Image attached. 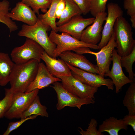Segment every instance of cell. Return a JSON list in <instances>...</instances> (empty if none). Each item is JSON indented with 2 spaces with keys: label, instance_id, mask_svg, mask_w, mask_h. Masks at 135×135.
I'll use <instances>...</instances> for the list:
<instances>
[{
  "label": "cell",
  "instance_id": "1",
  "mask_svg": "<svg viewBox=\"0 0 135 135\" xmlns=\"http://www.w3.org/2000/svg\"><path fill=\"white\" fill-rule=\"evenodd\" d=\"M40 62L32 60L25 63L15 64L9 81V89L14 94L25 92L36 77Z\"/></svg>",
  "mask_w": 135,
  "mask_h": 135
},
{
  "label": "cell",
  "instance_id": "2",
  "mask_svg": "<svg viewBox=\"0 0 135 135\" xmlns=\"http://www.w3.org/2000/svg\"><path fill=\"white\" fill-rule=\"evenodd\" d=\"M50 28L49 26L42 23L38 18L37 22L33 26L23 24L18 34L34 40L40 45L49 56L54 58L53 52L56 45L50 41L47 32Z\"/></svg>",
  "mask_w": 135,
  "mask_h": 135
},
{
  "label": "cell",
  "instance_id": "3",
  "mask_svg": "<svg viewBox=\"0 0 135 135\" xmlns=\"http://www.w3.org/2000/svg\"><path fill=\"white\" fill-rule=\"evenodd\" d=\"M117 52L121 56L129 54L135 46L132 26L122 16L117 18L114 27Z\"/></svg>",
  "mask_w": 135,
  "mask_h": 135
},
{
  "label": "cell",
  "instance_id": "4",
  "mask_svg": "<svg viewBox=\"0 0 135 135\" xmlns=\"http://www.w3.org/2000/svg\"><path fill=\"white\" fill-rule=\"evenodd\" d=\"M116 46L113 32L108 43L98 52H93L90 50V48L86 47L79 48L74 51L79 54H89L95 55L96 57V65L99 72V74L104 78V74L110 70V67L112 60L113 51Z\"/></svg>",
  "mask_w": 135,
  "mask_h": 135
},
{
  "label": "cell",
  "instance_id": "5",
  "mask_svg": "<svg viewBox=\"0 0 135 135\" xmlns=\"http://www.w3.org/2000/svg\"><path fill=\"white\" fill-rule=\"evenodd\" d=\"M49 37L50 41L56 45L53 52L54 58H55L59 56L63 52L73 51L81 47H86L94 50L99 49V47L97 44L85 43L66 32L59 34L52 30Z\"/></svg>",
  "mask_w": 135,
  "mask_h": 135
},
{
  "label": "cell",
  "instance_id": "6",
  "mask_svg": "<svg viewBox=\"0 0 135 135\" xmlns=\"http://www.w3.org/2000/svg\"><path fill=\"white\" fill-rule=\"evenodd\" d=\"M44 51L38 43L26 38L22 45L13 48L10 56L12 60L16 64L25 63L32 60L40 62L41 55Z\"/></svg>",
  "mask_w": 135,
  "mask_h": 135
},
{
  "label": "cell",
  "instance_id": "7",
  "mask_svg": "<svg viewBox=\"0 0 135 135\" xmlns=\"http://www.w3.org/2000/svg\"><path fill=\"white\" fill-rule=\"evenodd\" d=\"M52 84L53 86L52 87L57 94L58 102L56 108L58 110H60L66 106L76 107L80 109L83 105L95 103L93 99L81 98L74 95L65 89L62 83L58 81Z\"/></svg>",
  "mask_w": 135,
  "mask_h": 135
},
{
  "label": "cell",
  "instance_id": "8",
  "mask_svg": "<svg viewBox=\"0 0 135 135\" xmlns=\"http://www.w3.org/2000/svg\"><path fill=\"white\" fill-rule=\"evenodd\" d=\"M39 91V89H36L29 92L14 94L11 105L4 116L9 119L20 118L22 114L38 95Z\"/></svg>",
  "mask_w": 135,
  "mask_h": 135
},
{
  "label": "cell",
  "instance_id": "9",
  "mask_svg": "<svg viewBox=\"0 0 135 135\" xmlns=\"http://www.w3.org/2000/svg\"><path fill=\"white\" fill-rule=\"evenodd\" d=\"M64 88L74 95L82 98L94 99L98 88L91 86L82 82L72 75L59 77Z\"/></svg>",
  "mask_w": 135,
  "mask_h": 135
},
{
  "label": "cell",
  "instance_id": "10",
  "mask_svg": "<svg viewBox=\"0 0 135 135\" xmlns=\"http://www.w3.org/2000/svg\"><path fill=\"white\" fill-rule=\"evenodd\" d=\"M66 63L70 70L72 75L83 83L98 88L105 86L108 90L113 89L114 84L111 80L104 78L99 74L85 71Z\"/></svg>",
  "mask_w": 135,
  "mask_h": 135
},
{
  "label": "cell",
  "instance_id": "11",
  "mask_svg": "<svg viewBox=\"0 0 135 135\" xmlns=\"http://www.w3.org/2000/svg\"><path fill=\"white\" fill-rule=\"evenodd\" d=\"M108 11L106 22L103 27L101 40L98 44L99 49L106 46L113 33L114 25L117 18L123 16V12L117 4L110 2L107 5Z\"/></svg>",
  "mask_w": 135,
  "mask_h": 135
},
{
  "label": "cell",
  "instance_id": "12",
  "mask_svg": "<svg viewBox=\"0 0 135 135\" xmlns=\"http://www.w3.org/2000/svg\"><path fill=\"white\" fill-rule=\"evenodd\" d=\"M95 18L94 17L84 18L81 15L75 16L66 23L57 26L58 32L68 33L80 40L84 30L93 23Z\"/></svg>",
  "mask_w": 135,
  "mask_h": 135
},
{
  "label": "cell",
  "instance_id": "13",
  "mask_svg": "<svg viewBox=\"0 0 135 135\" xmlns=\"http://www.w3.org/2000/svg\"><path fill=\"white\" fill-rule=\"evenodd\" d=\"M107 15L106 12L98 14L92 25L87 27L82 33L80 40L86 43L96 45L100 42L103 27L102 25Z\"/></svg>",
  "mask_w": 135,
  "mask_h": 135
},
{
  "label": "cell",
  "instance_id": "14",
  "mask_svg": "<svg viewBox=\"0 0 135 135\" xmlns=\"http://www.w3.org/2000/svg\"><path fill=\"white\" fill-rule=\"evenodd\" d=\"M121 57L118 53L116 50L114 49L112 56V68L104 75V76H108L111 79L115 86L116 93L120 92L124 86L132 82L125 75L123 72L120 64Z\"/></svg>",
  "mask_w": 135,
  "mask_h": 135
},
{
  "label": "cell",
  "instance_id": "15",
  "mask_svg": "<svg viewBox=\"0 0 135 135\" xmlns=\"http://www.w3.org/2000/svg\"><path fill=\"white\" fill-rule=\"evenodd\" d=\"M59 56L65 62L72 66L88 72L99 74L97 65L92 63L82 54L67 51L62 52Z\"/></svg>",
  "mask_w": 135,
  "mask_h": 135
},
{
  "label": "cell",
  "instance_id": "16",
  "mask_svg": "<svg viewBox=\"0 0 135 135\" xmlns=\"http://www.w3.org/2000/svg\"><path fill=\"white\" fill-rule=\"evenodd\" d=\"M61 80L60 78L55 77L50 74L43 63L40 62L36 77L25 92L44 88L56 82Z\"/></svg>",
  "mask_w": 135,
  "mask_h": 135
},
{
  "label": "cell",
  "instance_id": "17",
  "mask_svg": "<svg viewBox=\"0 0 135 135\" xmlns=\"http://www.w3.org/2000/svg\"><path fill=\"white\" fill-rule=\"evenodd\" d=\"M30 6L21 2L17 3L9 12L8 16L12 20L21 22L30 26L34 25L38 18Z\"/></svg>",
  "mask_w": 135,
  "mask_h": 135
},
{
  "label": "cell",
  "instance_id": "18",
  "mask_svg": "<svg viewBox=\"0 0 135 135\" xmlns=\"http://www.w3.org/2000/svg\"><path fill=\"white\" fill-rule=\"evenodd\" d=\"M41 60L45 62L49 72L52 76L58 78L71 76V70L66 64L61 59H56L49 56L44 51L41 56Z\"/></svg>",
  "mask_w": 135,
  "mask_h": 135
},
{
  "label": "cell",
  "instance_id": "19",
  "mask_svg": "<svg viewBox=\"0 0 135 135\" xmlns=\"http://www.w3.org/2000/svg\"><path fill=\"white\" fill-rule=\"evenodd\" d=\"M15 64L7 53L0 52V86H4L9 82Z\"/></svg>",
  "mask_w": 135,
  "mask_h": 135
},
{
  "label": "cell",
  "instance_id": "20",
  "mask_svg": "<svg viewBox=\"0 0 135 135\" xmlns=\"http://www.w3.org/2000/svg\"><path fill=\"white\" fill-rule=\"evenodd\" d=\"M128 126L123 119L112 117L104 121L99 126L98 130L101 133L107 132L110 135H118L119 131L122 129L126 130Z\"/></svg>",
  "mask_w": 135,
  "mask_h": 135
},
{
  "label": "cell",
  "instance_id": "21",
  "mask_svg": "<svg viewBox=\"0 0 135 135\" xmlns=\"http://www.w3.org/2000/svg\"><path fill=\"white\" fill-rule=\"evenodd\" d=\"M61 0H51L48 9L43 14L38 15V18L43 24L48 26L52 30L57 32V26L56 22L55 14L57 6Z\"/></svg>",
  "mask_w": 135,
  "mask_h": 135
},
{
  "label": "cell",
  "instance_id": "22",
  "mask_svg": "<svg viewBox=\"0 0 135 135\" xmlns=\"http://www.w3.org/2000/svg\"><path fill=\"white\" fill-rule=\"evenodd\" d=\"M65 6L59 20L56 22L57 26L66 23L73 16L82 14L78 6L72 0H65Z\"/></svg>",
  "mask_w": 135,
  "mask_h": 135
},
{
  "label": "cell",
  "instance_id": "23",
  "mask_svg": "<svg viewBox=\"0 0 135 135\" xmlns=\"http://www.w3.org/2000/svg\"><path fill=\"white\" fill-rule=\"evenodd\" d=\"M47 109L45 106L41 104L39 97L38 95L28 108L22 114L20 118H25L34 115L48 117V114Z\"/></svg>",
  "mask_w": 135,
  "mask_h": 135
},
{
  "label": "cell",
  "instance_id": "24",
  "mask_svg": "<svg viewBox=\"0 0 135 135\" xmlns=\"http://www.w3.org/2000/svg\"><path fill=\"white\" fill-rule=\"evenodd\" d=\"M10 6V2L7 0L0 1V22L5 24L11 32L16 30L18 28L8 16Z\"/></svg>",
  "mask_w": 135,
  "mask_h": 135
},
{
  "label": "cell",
  "instance_id": "25",
  "mask_svg": "<svg viewBox=\"0 0 135 135\" xmlns=\"http://www.w3.org/2000/svg\"><path fill=\"white\" fill-rule=\"evenodd\" d=\"M130 84L126 92L123 103L127 108L129 115H135V81Z\"/></svg>",
  "mask_w": 135,
  "mask_h": 135
},
{
  "label": "cell",
  "instance_id": "26",
  "mask_svg": "<svg viewBox=\"0 0 135 135\" xmlns=\"http://www.w3.org/2000/svg\"><path fill=\"white\" fill-rule=\"evenodd\" d=\"M135 61V46L130 53L127 56H121L120 62L121 66L124 67L128 74L129 78L135 81V75L132 70V66Z\"/></svg>",
  "mask_w": 135,
  "mask_h": 135
},
{
  "label": "cell",
  "instance_id": "27",
  "mask_svg": "<svg viewBox=\"0 0 135 135\" xmlns=\"http://www.w3.org/2000/svg\"><path fill=\"white\" fill-rule=\"evenodd\" d=\"M21 2L30 7L35 13L38 15L40 10L44 13L47 12L51 0H22Z\"/></svg>",
  "mask_w": 135,
  "mask_h": 135
},
{
  "label": "cell",
  "instance_id": "28",
  "mask_svg": "<svg viewBox=\"0 0 135 135\" xmlns=\"http://www.w3.org/2000/svg\"><path fill=\"white\" fill-rule=\"evenodd\" d=\"M5 96L0 100V119L4 116L9 108L13 99L14 94L9 88L5 89Z\"/></svg>",
  "mask_w": 135,
  "mask_h": 135
},
{
  "label": "cell",
  "instance_id": "29",
  "mask_svg": "<svg viewBox=\"0 0 135 135\" xmlns=\"http://www.w3.org/2000/svg\"><path fill=\"white\" fill-rule=\"evenodd\" d=\"M108 0H90V12L95 17L98 13L105 12Z\"/></svg>",
  "mask_w": 135,
  "mask_h": 135
},
{
  "label": "cell",
  "instance_id": "30",
  "mask_svg": "<svg viewBox=\"0 0 135 135\" xmlns=\"http://www.w3.org/2000/svg\"><path fill=\"white\" fill-rule=\"evenodd\" d=\"M123 6L127 10L128 15L130 16L132 26L135 28V0H124Z\"/></svg>",
  "mask_w": 135,
  "mask_h": 135
},
{
  "label": "cell",
  "instance_id": "31",
  "mask_svg": "<svg viewBox=\"0 0 135 135\" xmlns=\"http://www.w3.org/2000/svg\"><path fill=\"white\" fill-rule=\"evenodd\" d=\"M98 122L97 120L94 118H92L88 124L87 129L86 130H84L81 127L78 128L80 134L82 135H103L102 133L100 132L97 129Z\"/></svg>",
  "mask_w": 135,
  "mask_h": 135
},
{
  "label": "cell",
  "instance_id": "32",
  "mask_svg": "<svg viewBox=\"0 0 135 135\" xmlns=\"http://www.w3.org/2000/svg\"><path fill=\"white\" fill-rule=\"evenodd\" d=\"M38 116L34 115L28 116L25 118H21V120L18 121L10 122L7 128L3 134V135H8L13 130L18 128L22 124L26 121L29 120H33L35 118Z\"/></svg>",
  "mask_w": 135,
  "mask_h": 135
},
{
  "label": "cell",
  "instance_id": "33",
  "mask_svg": "<svg viewBox=\"0 0 135 135\" xmlns=\"http://www.w3.org/2000/svg\"><path fill=\"white\" fill-rule=\"evenodd\" d=\"M79 7L82 14L86 15L90 12V0H72Z\"/></svg>",
  "mask_w": 135,
  "mask_h": 135
},
{
  "label": "cell",
  "instance_id": "34",
  "mask_svg": "<svg viewBox=\"0 0 135 135\" xmlns=\"http://www.w3.org/2000/svg\"><path fill=\"white\" fill-rule=\"evenodd\" d=\"M123 120L128 126H131L134 131L135 132V115H126Z\"/></svg>",
  "mask_w": 135,
  "mask_h": 135
},
{
  "label": "cell",
  "instance_id": "35",
  "mask_svg": "<svg viewBox=\"0 0 135 135\" xmlns=\"http://www.w3.org/2000/svg\"><path fill=\"white\" fill-rule=\"evenodd\" d=\"M65 6V0H61L57 6L55 14L56 18L59 19L62 14Z\"/></svg>",
  "mask_w": 135,
  "mask_h": 135
}]
</instances>
